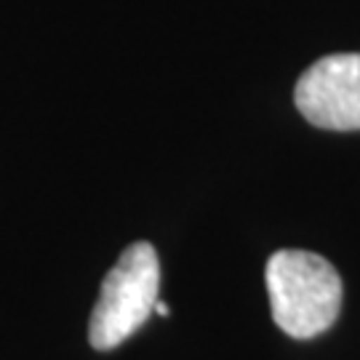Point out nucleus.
Masks as SVG:
<instances>
[{
    "instance_id": "nucleus-1",
    "label": "nucleus",
    "mask_w": 360,
    "mask_h": 360,
    "mask_svg": "<svg viewBox=\"0 0 360 360\" xmlns=\"http://www.w3.org/2000/svg\"><path fill=\"white\" fill-rule=\"evenodd\" d=\"M272 321L294 339L328 331L342 309V278L328 259L312 251H275L264 270Z\"/></svg>"
},
{
    "instance_id": "nucleus-2",
    "label": "nucleus",
    "mask_w": 360,
    "mask_h": 360,
    "mask_svg": "<svg viewBox=\"0 0 360 360\" xmlns=\"http://www.w3.org/2000/svg\"><path fill=\"white\" fill-rule=\"evenodd\" d=\"M160 288V262L150 243H131L110 275L94 304L89 342L94 349H115L142 328L155 312Z\"/></svg>"
},
{
    "instance_id": "nucleus-3",
    "label": "nucleus",
    "mask_w": 360,
    "mask_h": 360,
    "mask_svg": "<svg viewBox=\"0 0 360 360\" xmlns=\"http://www.w3.org/2000/svg\"><path fill=\"white\" fill-rule=\"evenodd\" d=\"M294 102L318 129L360 131V53L318 59L299 77Z\"/></svg>"
},
{
    "instance_id": "nucleus-4",
    "label": "nucleus",
    "mask_w": 360,
    "mask_h": 360,
    "mask_svg": "<svg viewBox=\"0 0 360 360\" xmlns=\"http://www.w3.org/2000/svg\"><path fill=\"white\" fill-rule=\"evenodd\" d=\"M155 312L158 315H168V304L166 302H155Z\"/></svg>"
}]
</instances>
